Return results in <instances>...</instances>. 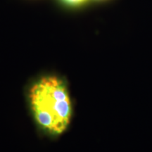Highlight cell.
Listing matches in <instances>:
<instances>
[{
	"label": "cell",
	"instance_id": "6da1fadb",
	"mask_svg": "<svg viewBox=\"0 0 152 152\" xmlns=\"http://www.w3.org/2000/svg\"><path fill=\"white\" fill-rule=\"evenodd\" d=\"M26 98L34 122L45 135L58 138L68 130L73 105L64 77L54 73L38 76L28 87Z\"/></svg>",
	"mask_w": 152,
	"mask_h": 152
},
{
	"label": "cell",
	"instance_id": "7a4b0ae2",
	"mask_svg": "<svg viewBox=\"0 0 152 152\" xmlns=\"http://www.w3.org/2000/svg\"><path fill=\"white\" fill-rule=\"evenodd\" d=\"M64 1H66V3L72 5H77L80 4L83 2H84L86 0H64Z\"/></svg>",
	"mask_w": 152,
	"mask_h": 152
}]
</instances>
